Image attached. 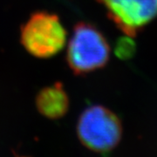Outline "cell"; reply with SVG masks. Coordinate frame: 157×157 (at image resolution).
Here are the masks:
<instances>
[{"label":"cell","instance_id":"cell-4","mask_svg":"<svg viewBox=\"0 0 157 157\" xmlns=\"http://www.w3.org/2000/svg\"><path fill=\"white\" fill-rule=\"evenodd\" d=\"M119 30L135 37L157 16V0H97Z\"/></svg>","mask_w":157,"mask_h":157},{"label":"cell","instance_id":"cell-5","mask_svg":"<svg viewBox=\"0 0 157 157\" xmlns=\"http://www.w3.org/2000/svg\"><path fill=\"white\" fill-rule=\"evenodd\" d=\"M36 107L43 116L57 120L64 117L69 110V97L60 82L44 87L36 96Z\"/></svg>","mask_w":157,"mask_h":157},{"label":"cell","instance_id":"cell-3","mask_svg":"<svg viewBox=\"0 0 157 157\" xmlns=\"http://www.w3.org/2000/svg\"><path fill=\"white\" fill-rule=\"evenodd\" d=\"M67 37V31L59 17L48 11L34 12L21 26L23 46L39 59H48L58 54L66 45Z\"/></svg>","mask_w":157,"mask_h":157},{"label":"cell","instance_id":"cell-1","mask_svg":"<svg viewBox=\"0 0 157 157\" xmlns=\"http://www.w3.org/2000/svg\"><path fill=\"white\" fill-rule=\"evenodd\" d=\"M110 52V45L99 29L90 23L79 22L68 44L67 62L73 73L83 75L104 67Z\"/></svg>","mask_w":157,"mask_h":157},{"label":"cell","instance_id":"cell-2","mask_svg":"<svg viewBox=\"0 0 157 157\" xmlns=\"http://www.w3.org/2000/svg\"><path fill=\"white\" fill-rule=\"evenodd\" d=\"M77 135L82 145L91 151L107 154L122 137V125L117 115L101 105L86 108L78 120Z\"/></svg>","mask_w":157,"mask_h":157}]
</instances>
